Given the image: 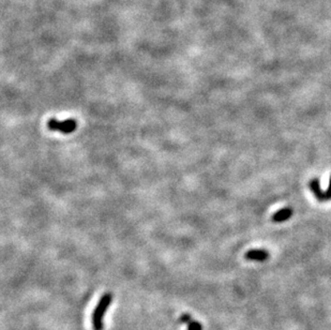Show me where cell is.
<instances>
[{"instance_id": "obj_6", "label": "cell", "mask_w": 331, "mask_h": 330, "mask_svg": "<svg viewBox=\"0 0 331 330\" xmlns=\"http://www.w3.org/2000/svg\"><path fill=\"white\" fill-rule=\"evenodd\" d=\"M188 330H203V326L201 323H198V321H195L192 319L188 324Z\"/></svg>"}, {"instance_id": "obj_4", "label": "cell", "mask_w": 331, "mask_h": 330, "mask_svg": "<svg viewBox=\"0 0 331 330\" xmlns=\"http://www.w3.org/2000/svg\"><path fill=\"white\" fill-rule=\"evenodd\" d=\"M292 216H293V209L290 207H286V208H283L281 210L277 211V213L273 216V221L277 222V223L285 222Z\"/></svg>"}, {"instance_id": "obj_1", "label": "cell", "mask_w": 331, "mask_h": 330, "mask_svg": "<svg viewBox=\"0 0 331 330\" xmlns=\"http://www.w3.org/2000/svg\"><path fill=\"white\" fill-rule=\"evenodd\" d=\"M112 301H113L112 293H105L102 295V297L100 298L97 307L95 308V310H93L91 315V324L93 330H103L104 328L103 318Z\"/></svg>"}, {"instance_id": "obj_7", "label": "cell", "mask_w": 331, "mask_h": 330, "mask_svg": "<svg viewBox=\"0 0 331 330\" xmlns=\"http://www.w3.org/2000/svg\"><path fill=\"white\" fill-rule=\"evenodd\" d=\"M191 320H192V316L190 314H182L181 317H180L181 323L186 324V325H188Z\"/></svg>"}, {"instance_id": "obj_8", "label": "cell", "mask_w": 331, "mask_h": 330, "mask_svg": "<svg viewBox=\"0 0 331 330\" xmlns=\"http://www.w3.org/2000/svg\"><path fill=\"white\" fill-rule=\"evenodd\" d=\"M325 195H326V201L331 200V178H330V182H329V185H328V189L325 192Z\"/></svg>"}, {"instance_id": "obj_5", "label": "cell", "mask_w": 331, "mask_h": 330, "mask_svg": "<svg viewBox=\"0 0 331 330\" xmlns=\"http://www.w3.org/2000/svg\"><path fill=\"white\" fill-rule=\"evenodd\" d=\"M310 189L313 192L314 195L315 197L319 201V202H324L326 201V195H325V192L321 191L320 189V185H319V180L318 179H312L310 181Z\"/></svg>"}, {"instance_id": "obj_2", "label": "cell", "mask_w": 331, "mask_h": 330, "mask_svg": "<svg viewBox=\"0 0 331 330\" xmlns=\"http://www.w3.org/2000/svg\"><path fill=\"white\" fill-rule=\"evenodd\" d=\"M47 128L52 131H57L63 134L73 133L78 128V121L73 118L64 120H58L56 118H52L47 121Z\"/></svg>"}, {"instance_id": "obj_3", "label": "cell", "mask_w": 331, "mask_h": 330, "mask_svg": "<svg viewBox=\"0 0 331 330\" xmlns=\"http://www.w3.org/2000/svg\"><path fill=\"white\" fill-rule=\"evenodd\" d=\"M244 257L254 261H265L269 257V253L264 249H252L245 253Z\"/></svg>"}]
</instances>
